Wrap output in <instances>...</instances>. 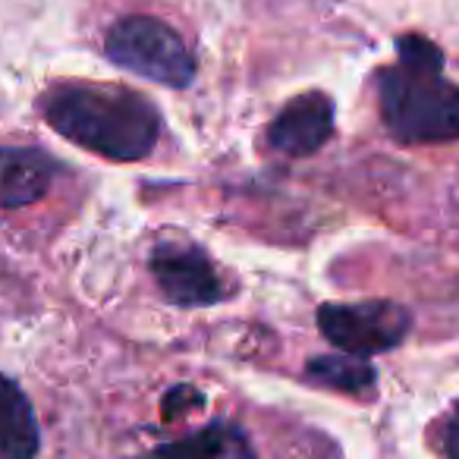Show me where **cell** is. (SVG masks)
I'll return each instance as SVG.
<instances>
[{
	"instance_id": "1",
	"label": "cell",
	"mask_w": 459,
	"mask_h": 459,
	"mask_svg": "<svg viewBox=\"0 0 459 459\" xmlns=\"http://www.w3.org/2000/svg\"><path fill=\"white\" fill-rule=\"evenodd\" d=\"M396 60L381 73V117L403 145L459 139V85L444 79V54L421 35L396 41Z\"/></svg>"
},
{
	"instance_id": "2",
	"label": "cell",
	"mask_w": 459,
	"mask_h": 459,
	"mask_svg": "<svg viewBox=\"0 0 459 459\" xmlns=\"http://www.w3.org/2000/svg\"><path fill=\"white\" fill-rule=\"evenodd\" d=\"M41 117L64 139L114 160L145 158L160 133L145 98L108 85H60L41 98Z\"/></svg>"
},
{
	"instance_id": "3",
	"label": "cell",
	"mask_w": 459,
	"mask_h": 459,
	"mask_svg": "<svg viewBox=\"0 0 459 459\" xmlns=\"http://www.w3.org/2000/svg\"><path fill=\"white\" fill-rule=\"evenodd\" d=\"M104 51L123 70L152 79V82L173 85V89L189 85L192 76H195L192 54L186 51L179 35L160 20H152V16L120 20L108 32Z\"/></svg>"
},
{
	"instance_id": "4",
	"label": "cell",
	"mask_w": 459,
	"mask_h": 459,
	"mask_svg": "<svg viewBox=\"0 0 459 459\" xmlns=\"http://www.w3.org/2000/svg\"><path fill=\"white\" fill-rule=\"evenodd\" d=\"M318 327L340 352L371 356L400 346L412 327V315L396 302H327L318 308Z\"/></svg>"
},
{
	"instance_id": "5",
	"label": "cell",
	"mask_w": 459,
	"mask_h": 459,
	"mask_svg": "<svg viewBox=\"0 0 459 459\" xmlns=\"http://www.w3.org/2000/svg\"><path fill=\"white\" fill-rule=\"evenodd\" d=\"M152 274L164 296L177 306H211L223 299L217 271L198 249L183 243H164L152 252Z\"/></svg>"
},
{
	"instance_id": "6",
	"label": "cell",
	"mask_w": 459,
	"mask_h": 459,
	"mask_svg": "<svg viewBox=\"0 0 459 459\" xmlns=\"http://www.w3.org/2000/svg\"><path fill=\"white\" fill-rule=\"evenodd\" d=\"M333 135V104L325 95H299L277 114L268 129V142L290 158L315 154Z\"/></svg>"
},
{
	"instance_id": "7",
	"label": "cell",
	"mask_w": 459,
	"mask_h": 459,
	"mask_svg": "<svg viewBox=\"0 0 459 459\" xmlns=\"http://www.w3.org/2000/svg\"><path fill=\"white\" fill-rule=\"evenodd\" d=\"M57 164L39 148H0V208L32 204L51 189Z\"/></svg>"
},
{
	"instance_id": "8",
	"label": "cell",
	"mask_w": 459,
	"mask_h": 459,
	"mask_svg": "<svg viewBox=\"0 0 459 459\" xmlns=\"http://www.w3.org/2000/svg\"><path fill=\"white\" fill-rule=\"evenodd\" d=\"M41 444L29 396L0 375V459H35Z\"/></svg>"
},
{
	"instance_id": "9",
	"label": "cell",
	"mask_w": 459,
	"mask_h": 459,
	"mask_svg": "<svg viewBox=\"0 0 459 459\" xmlns=\"http://www.w3.org/2000/svg\"><path fill=\"white\" fill-rule=\"evenodd\" d=\"M142 459H255V453L239 428L227 425V421H214V425L202 428L183 440L154 446Z\"/></svg>"
},
{
	"instance_id": "10",
	"label": "cell",
	"mask_w": 459,
	"mask_h": 459,
	"mask_svg": "<svg viewBox=\"0 0 459 459\" xmlns=\"http://www.w3.org/2000/svg\"><path fill=\"white\" fill-rule=\"evenodd\" d=\"M306 371L315 384L343 390V394H362V390H368L375 384V368L362 356H350V352L312 359Z\"/></svg>"
},
{
	"instance_id": "11",
	"label": "cell",
	"mask_w": 459,
	"mask_h": 459,
	"mask_svg": "<svg viewBox=\"0 0 459 459\" xmlns=\"http://www.w3.org/2000/svg\"><path fill=\"white\" fill-rule=\"evenodd\" d=\"M444 453L446 459H459V403L444 425Z\"/></svg>"
}]
</instances>
